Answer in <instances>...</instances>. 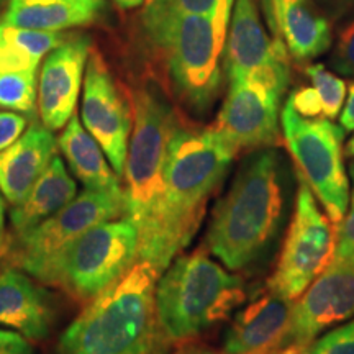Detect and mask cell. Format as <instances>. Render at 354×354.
<instances>
[{
    "mask_svg": "<svg viewBox=\"0 0 354 354\" xmlns=\"http://www.w3.org/2000/svg\"><path fill=\"white\" fill-rule=\"evenodd\" d=\"M287 102L295 112L305 118H323L322 99L313 86L300 87L297 91H294Z\"/></svg>",
    "mask_w": 354,
    "mask_h": 354,
    "instance_id": "cell-29",
    "label": "cell"
},
{
    "mask_svg": "<svg viewBox=\"0 0 354 354\" xmlns=\"http://www.w3.org/2000/svg\"><path fill=\"white\" fill-rule=\"evenodd\" d=\"M26 118L15 112H0V151L7 149L24 135Z\"/></svg>",
    "mask_w": 354,
    "mask_h": 354,
    "instance_id": "cell-31",
    "label": "cell"
},
{
    "mask_svg": "<svg viewBox=\"0 0 354 354\" xmlns=\"http://www.w3.org/2000/svg\"><path fill=\"white\" fill-rule=\"evenodd\" d=\"M3 225H6V207H3L2 192H0V236L3 233Z\"/></svg>",
    "mask_w": 354,
    "mask_h": 354,
    "instance_id": "cell-35",
    "label": "cell"
},
{
    "mask_svg": "<svg viewBox=\"0 0 354 354\" xmlns=\"http://www.w3.org/2000/svg\"><path fill=\"white\" fill-rule=\"evenodd\" d=\"M0 354H33V349L24 335L0 330Z\"/></svg>",
    "mask_w": 354,
    "mask_h": 354,
    "instance_id": "cell-32",
    "label": "cell"
},
{
    "mask_svg": "<svg viewBox=\"0 0 354 354\" xmlns=\"http://www.w3.org/2000/svg\"><path fill=\"white\" fill-rule=\"evenodd\" d=\"M122 215H127L123 189H86L50 218L17 236L13 248L15 264L38 281L51 284L56 264L74 241L102 221L120 218Z\"/></svg>",
    "mask_w": 354,
    "mask_h": 354,
    "instance_id": "cell-9",
    "label": "cell"
},
{
    "mask_svg": "<svg viewBox=\"0 0 354 354\" xmlns=\"http://www.w3.org/2000/svg\"><path fill=\"white\" fill-rule=\"evenodd\" d=\"M225 48L230 81L264 77L289 82V53L281 39H271L261 25L254 0H234Z\"/></svg>",
    "mask_w": 354,
    "mask_h": 354,
    "instance_id": "cell-14",
    "label": "cell"
},
{
    "mask_svg": "<svg viewBox=\"0 0 354 354\" xmlns=\"http://www.w3.org/2000/svg\"><path fill=\"white\" fill-rule=\"evenodd\" d=\"M336 228L318 207L315 196L299 176L295 209L284 246L269 279V290L295 300L335 258Z\"/></svg>",
    "mask_w": 354,
    "mask_h": 354,
    "instance_id": "cell-10",
    "label": "cell"
},
{
    "mask_svg": "<svg viewBox=\"0 0 354 354\" xmlns=\"http://www.w3.org/2000/svg\"><path fill=\"white\" fill-rule=\"evenodd\" d=\"M57 148L87 190H117L122 189L120 177L110 166L107 154L88 133L81 120L73 115L66 123L64 131L57 140Z\"/></svg>",
    "mask_w": 354,
    "mask_h": 354,
    "instance_id": "cell-22",
    "label": "cell"
},
{
    "mask_svg": "<svg viewBox=\"0 0 354 354\" xmlns=\"http://www.w3.org/2000/svg\"><path fill=\"white\" fill-rule=\"evenodd\" d=\"M335 2H343V0H335Z\"/></svg>",
    "mask_w": 354,
    "mask_h": 354,
    "instance_id": "cell-40",
    "label": "cell"
},
{
    "mask_svg": "<svg viewBox=\"0 0 354 354\" xmlns=\"http://www.w3.org/2000/svg\"><path fill=\"white\" fill-rule=\"evenodd\" d=\"M91 55V38L79 35L63 39L46 55L38 82V110L41 123L61 130L74 115Z\"/></svg>",
    "mask_w": 354,
    "mask_h": 354,
    "instance_id": "cell-15",
    "label": "cell"
},
{
    "mask_svg": "<svg viewBox=\"0 0 354 354\" xmlns=\"http://www.w3.org/2000/svg\"><path fill=\"white\" fill-rule=\"evenodd\" d=\"M263 8L274 39H281L299 63L313 59L330 48V24L310 0H263Z\"/></svg>",
    "mask_w": 354,
    "mask_h": 354,
    "instance_id": "cell-17",
    "label": "cell"
},
{
    "mask_svg": "<svg viewBox=\"0 0 354 354\" xmlns=\"http://www.w3.org/2000/svg\"><path fill=\"white\" fill-rule=\"evenodd\" d=\"M335 258L354 259V202L351 210L336 228V250Z\"/></svg>",
    "mask_w": 354,
    "mask_h": 354,
    "instance_id": "cell-30",
    "label": "cell"
},
{
    "mask_svg": "<svg viewBox=\"0 0 354 354\" xmlns=\"http://www.w3.org/2000/svg\"><path fill=\"white\" fill-rule=\"evenodd\" d=\"M274 354H292V353H289V351H277V353H274Z\"/></svg>",
    "mask_w": 354,
    "mask_h": 354,
    "instance_id": "cell-39",
    "label": "cell"
},
{
    "mask_svg": "<svg viewBox=\"0 0 354 354\" xmlns=\"http://www.w3.org/2000/svg\"><path fill=\"white\" fill-rule=\"evenodd\" d=\"M115 2L120 3V6L125 8H131V7L140 6V3H143V0H115Z\"/></svg>",
    "mask_w": 354,
    "mask_h": 354,
    "instance_id": "cell-36",
    "label": "cell"
},
{
    "mask_svg": "<svg viewBox=\"0 0 354 354\" xmlns=\"http://www.w3.org/2000/svg\"><path fill=\"white\" fill-rule=\"evenodd\" d=\"M342 127L344 128V131H353L354 130V82L349 87V94H348V100L346 105H344L342 118Z\"/></svg>",
    "mask_w": 354,
    "mask_h": 354,
    "instance_id": "cell-33",
    "label": "cell"
},
{
    "mask_svg": "<svg viewBox=\"0 0 354 354\" xmlns=\"http://www.w3.org/2000/svg\"><path fill=\"white\" fill-rule=\"evenodd\" d=\"M349 174H351V179H353V184H354V161L349 165ZM353 202H354V194H353Z\"/></svg>",
    "mask_w": 354,
    "mask_h": 354,
    "instance_id": "cell-38",
    "label": "cell"
},
{
    "mask_svg": "<svg viewBox=\"0 0 354 354\" xmlns=\"http://www.w3.org/2000/svg\"><path fill=\"white\" fill-rule=\"evenodd\" d=\"M312 86L320 95L323 104V118L333 120L339 115L346 95V84L342 77L335 76L323 64H312L305 69Z\"/></svg>",
    "mask_w": 354,
    "mask_h": 354,
    "instance_id": "cell-25",
    "label": "cell"
},
{
    "mask_svg": "<svg viewBox=\"0 0 354 354\" xmlns=\"http://www.w3.org/2000/svg\"><path fill=\"white\" fill-rule=\"evenodd\" d=\"M353 315L354 259L333 258L292 307L289 331L281 351L300 354L322 331Z\"/></svg>",
    "mask_w": 354,
    "mask_h": 354,
    "instance_id": "cell-12",
    "label": "cell"
},
{
    "mask_svg": "<svg viewBox=\"0 0 354 354\" xmlns=\"http://www.w3.org/2000/svg\"><path fill=\"white\" fill-rule=\"evenodd\" d=\"M50 128L35 122L7 149L0 151V192L10 205L24 201L56 154Z\"/></svg>",
    "mask_w": 354,
    "mask_h": 354,
    "instance_id": "cell-18",
    "label": "cell"
},
{
    "mask_svg": "<svg viewBox=\"0 0 354 354\" xmlns=\"http://www.w3.org/2000/svg\"><path fill=\"white\" fill-rule=\"evenodd\" d=\"M281 125L297 174L307 183L330 220L339 225L349 202V180L343 165L344 128L328 118H305L287 102Z\"/></svg>",
    "mask_w": 354,
    "mask_h": 354,
    "instance_id": "cell-8",
    "label": "cell"
},
{
    "mask_svg": "<svg viewBox=\"0 0 354 354\" xmlns=\"http://www.w3.org/2000/svg\"><path fill=\"white\" fill-rule=\"evenodd\" d=\"M59 32L0 24V73L37 71L48 53L63 41Z\"/></svg>",
    "mask_w": 354,
    "mask_h": 354,
    "instance_id": "cell-23",
    "label": "cell"
},
{
    "mask_svg": "<svg viewBox=\"0 0 354 354\" xmlns=\"http://www.w3.org/2000/svg\"><path fill=\"white\" fill-rule=\"evenodd\" d=\"M287 84L264 77L230 81L214 128L236 153L277 145L279 104Z\"/></svg>",
    "mask_w": 354,
    "mask_h": 354,
    "instance_id": "cell-11",
    "label": "cell"
},
{
    "mask_svg": "<svg viewBox=\"0 0 354 354\" xmlns=\"http://www.w3.org/2000/svg\"><path fill=\"white\" fill-rule=\"evenodd\" d=\"M172 354H228V353L223 351V349L220 351V349L205 346V344L189 343V344H184V346H180L179 349H176Z\"/></svg>",
    "mask_w": 354,
    "mask_h": 354,
    "instance_id": "cell-34",
    "label": "cell"
},
{
    "mask_svg": "<svg viewBox=\"0 0 354 354\" xmlns=\"http://www.w3.org/2000/svg\"><path fill=\"white\" fill-rule=\"evenodd\" d=\"M236 151L214 127H177L167 148L165 194L151 246L138 261L158 277L196 236L207 202L227 176Z\"/></svg>",
    "mask_w": 354,
    "mask_h": 354,
    "instance_id": "cell-2",
    "label": "cell"
},
{
    "mask_svg": "<svg viewBox=\"0 0 354 354\" xmlns=\"http://www.w3.org/2000/svg\"><path fill=\"white\" fill-rule=\"evenodd\" d=\"M300 354H354V320L313 339Z\"/></svg>",
    "mask_w": 354,
    "mask_h": 354,
    "instance_id": "cell-26",
    "label": "cell"
},
{
    "mask_svg": "<svg viewBox=\"0 0 354 354\" xmlns=\"http://www.w3.org/2000/svg\"><path fill=\"white\" fill-rule=\"evenodd\" d=\"M133 131L128 145L125 176L127 215L138 225V259L151 246L165 194V165L169 141L180 125L174 109L151 84L131 95Z\"/></svg>",
    "mask_w": 354,
    "mask_h": 354,
    "instance_id": "cell-6",
    "label": "cell"
},
{
    "mask_svg": "<svg viewBox=\"0 0 354 354\" xmlns=\"http://www.w3.org/2000/svg\"><path fill=\"white\" fill-rule=\"evenodd\" d=\"M346 154L349 158H354V136L351 140L348 141V145H346Z\"/></svg>",
    "mask_w": 354,
    "mask_h": 354,
    "instance_id": "cell-37",
    "label": "cell"
},
{
    "mask_svg": "<svg viewBox=\"0 0 354 354\" xmlns=\"http://www.w3.org/2000/svg\"><path fill=\"white\" fill-rule=\"evenodd\" d=\"M294 300L268 290L233 318L223 335L228 354H274L284 346Z\"/></svg>",
    "mask_w": 354,
    "mask_h": 354,
    "instance_id": "cell-16",
    "label": "cell"
},
{
    "mask_svg": "<svg viewBox=\"0 0 354 354\" xmlns=\"http://www.w3.org/2000/svg\"><path fill=\"white\" fill-rule=\"evenodd\" d=\"M220 0H151L146 12L158 13H209Z\"/></svg>",
    "mask_w": 354,
    "mask_h": 354,
    "instance_id": "cell-28",
    "label": "cell"
},
{
    "mask_svg": "<svg viewBox=\"0 0 354 354\" xmlns=\"http://www.w3.org/2000/svg\"><path fill=\"white\" fill-rule=\"evenodd\" d=\"M37 105V71L0 73V107L33 115Z\"/></svg>",
    "mask_w": 354,
    "mask_h": 354,
    "instance_id": "cell-24",
    "label": "cell"
},
{
    "mask_svg": "<svg viewBox=\"0 0 354 354\" xmlns=\"http://www.w3.org/2000/svg\"><path fill=\"white\" fill-rule=\"evenodd\" d=\"M156 279L149 264H133L66 328L57 354H166L169 339L158 320Z\"/></svg>",
    "mask_w": 354,
    "mask_h": 354,
    "instance_id": "cell-4",
    "label": "cell"
},
{
    "mask_svg": "<svg viewBox=\"0 0 354 354\" xmlns=\"http://www.w3.org/2000/svg\"><path fill=\"white\" fill-rule=\"evenodd\" d=\"M289 174L272 146L243 159L205 234L209 253L230 271L251 272L271 259L289 214Z\"/></svg>",
    "mask_w": 354,
    "mask_h": 354,
    "instance_id": "cell-1",
    "label": "cell"
},
{
    "mask_svg": "<svg viewBox=\"0 0 354 354\" xmlns=\"http://www.w3.org/2000/svg\"><path fill=\"white\" fill-rule=\"evenodd\" d=\"M245 300L243 279L202 251L176 258L154 289L158 320L169 343L185 342L227 320Z\"/></svg>",
    "mask_w": 354,
    "mask_h": 354,
    "instance_id": "cell-5",
    "label": "cell"
},
{
    "mask_svg": "<svg viewBox=\"0 0 354 354\" xmlns=\"http://www.w3.org/2000/svg\"><path fill=\"white\" fill-rule=\"evenodd\" d=\"M77 196V184L66 169L61 158L55 154L51 162L24 201L13 205L10 223L17 236L37 227Z\"/></svg>",
    "mask_w": 354,
    "mask_h": 354,
    "instance_id": "cell-20",
    "label": "cell"
},
{
    "mask_svg": "<svg viewBox=\"0 0 354 354\" xmlns=\"http://www.w3.org/2000/svg\"><path fill=\"white\" fill-rule=\"evenodd\" d=\"M0 3H2V0H0Z\"/></svg>",
    "mask_w": 354,
    "mask_h": 354,
    "instance_id": "cell-41",
    "label": "cell"
},
{
    "mask_svg": "<svg viewBox=\"0 0 354 354\" xmlns=\"http://www.w3.org/2000/svg\"><path fill=\"white\" fill-rule=\"evenodd\" d=\"M233 3L220 0L209 13L145 10V32L162 55L172 91L196 115L209 112L220 97Z\"/></svg>",
    "mask_w": 354,
    "mask_h": 354,
    "instance_id": "cell-3",
    "label": "cell"
},
{
    "mask_svg": "<svg viewBox=\"0 0 354 354\" xmlns=\"http://www.w3.org/2000/svg\"><path fill=\"white\" fill-rule=\"evenodd\" d=\"M81 112L84 128L102 146L115 174L122 177L125 171L133 115L99 53L88 55L84 74Z\"/></svg>",
    "mask_w": 354,
    "mask_h": 354,
    "instance_id": "cell-13",
    "label": "cell"
},
{
    "mask_svg": "<svg viewBox=\"0 0 354 354\" xmlns=\"http://www.w3.org/2000/svg\"><path fill=\"white\" fill-rule=\"evenodd\" d=\"M102 0H10L3 24L20 28L59 32L99 19Z\"/></svg>",
    "mask_w": 354,
    "mask_h": 354,
    "instance_id": "cell-21",
    "label": "cell"
},
{
    "mask_svg": "<svg viewBox=\"0 0 354 354\" xmlns=\"http://www.w3.org/2000/svg\"><path fill=\"white\" fill-rule=\"evenodd\" d=\"M140 232L130 215L92 227L61 256L51 284L82 300L97 299L138 259Z\"/></svg>",
    "mask_w": 354,
    "mask_h": 354,
    "instance_id": "cell-7",
    "label": "cell"
},
{
    "mask_svg": "<svg viewBox=\"0 0 354 354\" xmlns=\"http://www.w3.org/2000/svg\"><path fill=\"white\" fill-rule=\"evenodd\" d=\"M331 64L336 73L354 76V20L339 32Z\"/></svg>",
    "mask_w": 354,
    "mask_h": 354,
    "instance_id": "cell-27",
    "label": "cell"
},
{
    "mask_svg": "<svg viewBox=\"0 0 354 354\" xmlns=\"http://www.w3.org/2000/svg\"><path fill=\"white\" fill-rule=\"evenodd\" d=\"M51 320L48 294L33 279L15 268L0 272V325L39 342L50 333Z\"/></svg>",
    "mask_w": 354,
    "mask_h": 354,
    "instance_id": "cell-19",
    "label": "cell"
}]
</instances>
